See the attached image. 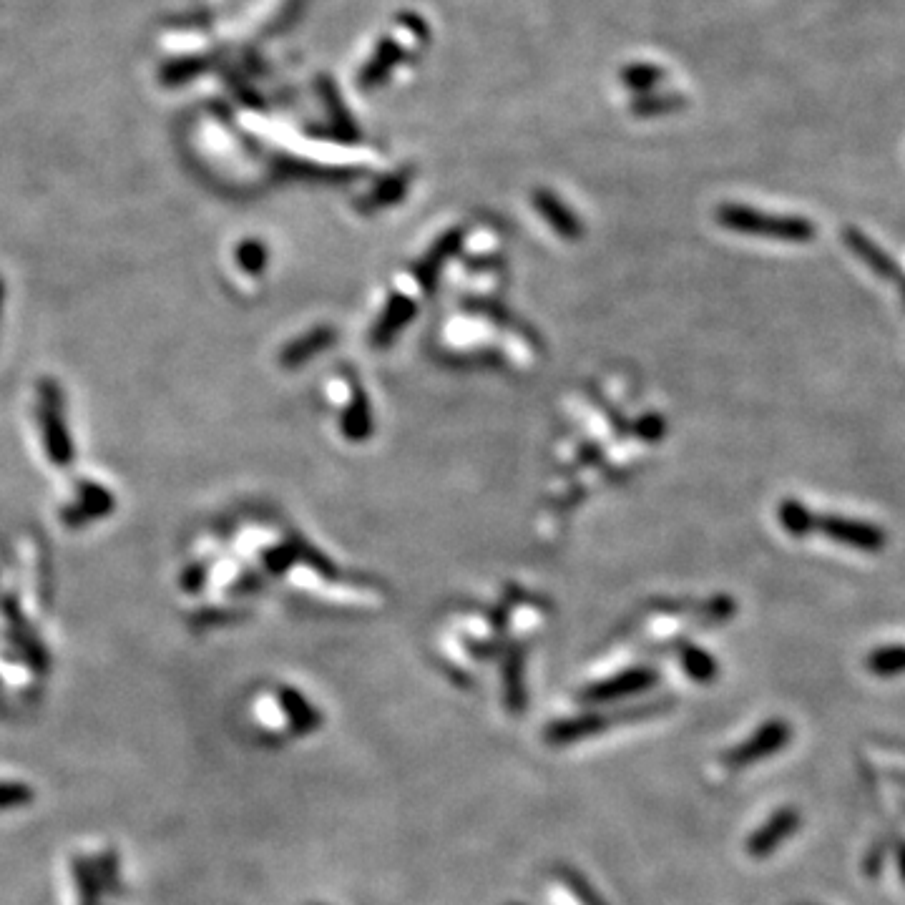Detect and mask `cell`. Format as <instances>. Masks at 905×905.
<instances>
[{"instance_id":"6da1fadb","label":"cell","mask_w":905,"mask_h":905,"mask_svg":"<svg viewBox=\"0 0 905 905\" xmlns=\"http://www.w3.org/2000/svg\"><path fill=\"white\" fill-rule=\"evenodd\" d=\"M719 222L727 229L757 237L780 239V242H810L815 237V224L802 217H782V214L757 212L750 207H724L719 209Z\"/></svg>"},{"instance_id":"7a4b0ae2","label":"cell","mask_w":905,"mask_h":905,"mask_svg":"<svg viewBox=\"0 0 905 905\" xmlns=\"http://www.w3.org/2000/svg\"><path fill=\"white\" fill-rule=\"evenodd\" d=\"M810 533H823L830 541L863 554H880L888 546V533L878 523L838 516V513H812Z\"/></svg>"},{"instance_id":"3957f363","label":"cell","mask_w":905,"mask_h":905,"mask_svg":"<svg viewBox=\"0 0 905 905\" xmlns=\"http://www.w3.org/2000/svg\"><path fill=\"white\" fill-rule=\"evenodd\" d=\"M843 242H845V247H848L850 252H853L855 257H858L860 262H863L865 267L873 272L875 277L890 282V285L900 292V297H903V305H905V269L895 262V257H890V254L885 252L878 242H873V239H870L865 232H860L858 227H845Z\"/></svg>"},{"instance_id":"277c9868","label":"cell","mask_w":905,"mask_h":905,"mask_svg":"<svg viewBox=\"0 0 905 905\" xmlns=\"http://www.w3.org/2000/svg\"><path fill=\"white\" fill-rule=\"evenodd\" d=\"M787 740H790V724L775 719V722H767L765 727H760L745 745L727 752L724 760H727L730 767H747L752 762L762 760V757L775 755L777 750H782L787 745Z\"/></svg>"},{"instance_id":"5b68a950","label":"cell","mask_w":905,"mask_h":905,"mask_svg":"<svg viewBox=\"0 0 905 905\" xmlns=\"http://www.w3.org/2000/svg\"><path fill=\"white\" fill-rule=\"evenodd\" d=\"M800 825V815L797 810L792 807H785V810H777L760 830L750 838L747 843V850H750L752 858H765V855H772L777 848H780L782 840L790 838L792 833L797 830Z\"/></svg>"},{"instance_id":"8992f818","label":"cell","mask_w":905,"mask_h":905,"mask_svg":"<svg viewBox=\"0 0 905 905\" xmlns=\"http://www.w3.org/2000/svg\"><path fill=\"white\" fill-rule=\"evenodd\" d=\"M277 702H280V709L285 712L287 722H290V730L295 732V735H310V732H315L317 727H320L322 722L320 712H317L300 692H295V689L282 687L280 692H277Z\"/></svg>"},{"instance_id":"52a82bcc","label":"cell","mask_w":905,"mask_h":905,"mask_svg":"<svg viewBox=\"0 0 905 905\" xmlns=\"http://www.w3.org/2000/svg\"><path fill=\"white\" fill-rule=\"evenodd\" d=\"M654 679L657 677H654V672H649V669H631V672L619 674V677L609 679V682L596 684L594 689L586 692V699H589V702H609V699H619L624 697V694H634L639 692V689L652 687Z\"/></svg>"},{"instance_id":"ba28073f","label":"cell","mask_w":905,"mask_h":905,"mask_svg":"<svg viewBox=\"0 0 905 905\" xmlns=\"http://www.w3.org/2000/svg\"><path fill=\"white\" fill-rule=\"evenodd\" d=\"M71 873H73V883H76V890H78V898H81V905L99 903L104 890H101L94 860L76 855V858L71 860Z\"/></svg>"},{"instance_id":"9c48e42d","label":"cell","mask_w":905,"mask_h":905,"mask_svg":"<svg viewBox=\"0 0 905 905\" xmlns=\"http://www.w3.org/2000/svg\"><path fill=\"white\" fill-rule=\"evenodd\" d=\"M868 669L878 677H895V674L905 672V647L903 644H893V647H880L875 652H870L868 657Z\"/></svg>"},{"instance_id":"30bf717a","label":"cell","mask_w":905,"mask_h":905,"mask_svg":"<svg viewBox=\"0 0 905 905\" xmlns=\"http://www.w3.org/2000/svg\"><path fill=\"white\" fill-rule=\"evenodd\" d=\"M777 518H780V526L785 528L790 536H810L812 511L802 506L800 501H795V498H787V501L780 503Z\"/></svg>"},{"instance_id":"8fae6325","label":"cell","mask_w":905,"mask_h":905,"mask_svg":"<svg viewBox=\"0 0 905 905\" xmlns=\"http://www.w3.org/2000/svg\"><path fill=\"white\" fill-rule=\"evenodd\" d=\"M36 800V790L23 780H0V812L28 807Z\"/></svg>"},{"instance_id":"7c38bea8","label":"cell","mask_w":905,"mask_h":905,"mask_svg":"<svg viewBox=\"0 0 905 905\" xmlns=\"http://www.w3.org/2000/svg\"><path fill=\"white\" fill-rule=\"evenodd\" d=\"M684 664H687L689 674H692L694 679H704V682L712 679L714 672H717V667H714V659L709 657V654L697 652V649H689L687 657H684Z\"/></svg>"},{"instance_id":"4fadbf2b","label":"cell","mask_w":905,"mask_h":905,"mask_svg":"<svg viewBox=\"0 0 905 905\" xmlns=\"http://www.w3.org/2000/svg\"><path fill=\"white\" fill-rule=\"evenodd\" d=\"M900 870H903V878H905V848L900 850Z\"/></svg>"},{"instance_id":"5bb4252c","label":"cell","mask_w":905,"mask_h":905,"mask_svg":"<svg viewBox=\"0 0 905 905\" xmlns=\"http://www.w3.org/2000/svg\"><path fill=\"white\" fill-rule=\"evenodd\" d=\"M88 905H101V900H99V903H88Z\"/></svg>"}]
</instances>
